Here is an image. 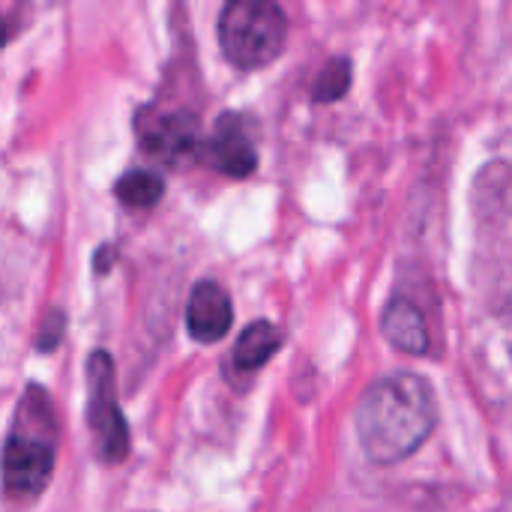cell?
I'll return each instance as SVG.
<instances>
[{
    "label": "cell",
    "instance_id": "cell-1",
    "mask_svg": "<svg viewBox=\"0 0 512 512\" xmlns=\"http://www.w3.org/2000/svg\"><path fill=\"white\" fill-rule=\"evenodd\" d=\"M438 423L432 387L411 372H396L372 384L357 405V438L375 465L408 459L426 444Z\"/></svg>",
    "mask_w": 512,
    "mask_h": 512
},
{
    "label": "cell",
    "instance_id": "cell-2",
    "mask_svg": "<svg viewBox=\"0 0 512 512\" xmlns=\"http://www.w3.org/2000/svg\"><path fill=\"white\" fill-rule=\"evenodd\" d=\"M288 39V18L270 0H234L219 15V42L237 69L273 63Z\"/></svg>",
    "mask_w": 512,
    "mask_h": 512
},
{
    "label": "cell",
    "instance_id": "cell-3",
    "mask_svg": "<svg viewBox=\"0 0 512 512\" xmlns=\"http://www.w3.org/2000/svg\"><path fill=\"white\" fill-rule=\"evenodd\" d=\"M18 414L30 420V426L15 423L3 447V486L12 498H36L54 471V423L45 420L51 414L48 396H42V405H33V411L21 402Z\"/></svg>",
    "mask_w": 512,
    "mask_h": 512
},
{
    "label": "cell",
    "instance_id": "cell-4",
    "mask_svg": "<svg viewBox=\"0 0 512 512\" xmlns=\"http://www.w3.org/2000/svg\"><path fill=\"white\" fill-rule=\"evenodd\" d=\"M87 420L96 456L105 465L123 462V456L129 453V426L117 408L114 363L105 351H96L87 363Z\"/></svg>",
    "mask_w": 512,
    "mask_h": 512
},
{
    "label": "cell",
    "instance_id": "cell-5",
    "mask_svg": "<svg viewBox=\"0 0 512 512\" xmlns=\"http://www.w3.org/2000/svg\"><path fill=\"white\" fill-rule=\"evenodd\" d=\"M201 144V126L192 111H174L156 117L144 132V153L162 165H183Z\"/></svg>",
    "mask_w": 512,
    "mask_h": 512
},
{
    "label": "cell",
    "instance_id": "cell-6",
    "mask_svg": "<svg viewBox=\"0 0 512 512\" xmlns=\"http://www.w3.org/2000/svg\"><path fill=\"white\" fill-rule=\"evenodd\" d=\"M231 321H234V312H231L228 291L216 282L195 285V291L189 297V309H186V327H189L192 339L213 345L231 330Z\"/></svg>",
    "mask_w": 512,
    "mask_h": 512
},
{
    "label": "cell",
    "instance_id": "cell-7",
    "mask_svg": "<svg viewBox=\"0 0 512 512\" xmlns=\"http://www.w3.org/2000/svg\"><path fill=\"white\" fill-rule=\"evenodd\" d=\"M210 162L225 174V177H249L258 165V150L243 129V120L234 114H222L216 123V132L210 138Z\"/></svg>",
    "mask_w": 512,
    "mask_h": 512
},
{
    "label": "cell",
    "instance_id": "cell-8",
    "mask_svg": "<svg viewBox=\"0 0 512 512\" xmlns=\"http://www.w3.org/2000/svg\"><path fill=\"white\" fill-rule=\"evenodd\" d=\"M384 336L405 354H426L429 351V330H426V318L417 309V303H411L408 297H393L384 309Z\"/></svg>",
    "mask_w": 512,
    "mask_h": 512
},
{
    "label": "cell",
    "instance_id": "cell-9",
    "mask_svg": "<svg viewBox=\"0 0 512 512\" xmlns=\"http://www.w3.org/2000/svg\"><path fill=\"white\" fill-rule=\"evenodd\" d=\"M279 345H282L279 330L267 321H255L243 330V336L234 345V366L243 372H255L279 351Z\"/></svg>",
    "mask_w": 512,
    "mask_h": 512
},
{
    "label": "cell",
    "instance_id": "cell-10",
    "mask_svg": "<svg viewBox=\"0 0 512 512\" xmlns=\"http://www.w3.org/2000/svg\"><path fill=\"white\" fill-rule=\"evenodd\" d=\"M162 192H165V180L156 171H147V168L129 171L117 183V198L126 207H135V210H147V207L159 204Z\"/></svg>",
    "mask_w": 512,
    "mask_h": 512
},
{
    "label": "cell",
    "instance_id": "cell-11",
    "mask_svg": "<svg viewBox=\"0 0 512 512\" xmlns=\"http://www.w3.org/2000/svg\"><path fill=\"white\" fill-rule=\"evenodd\" d=\"M348 87H351V63L345 57H333L321 69V75L312 87V96H315V102H336L348 93Z\"/></svg>",
    "mask_w": 512,
    "mask_h": 512
},
{
    "label": "cell",
    "instance_id": "cell-12",
    "mask_svg": "<svg viewBox=\"0 0 512 512\" xmlns=\"http://www.w3.org/2000/svg\"><path fill=\"white\" fill-rule=\"evenodd\" d=\"M6 36H9V27H6V18H0V48H3Z\"/></svg>",
    "mask_w": 512,
    "mask_h": 512
}]
</instances>
